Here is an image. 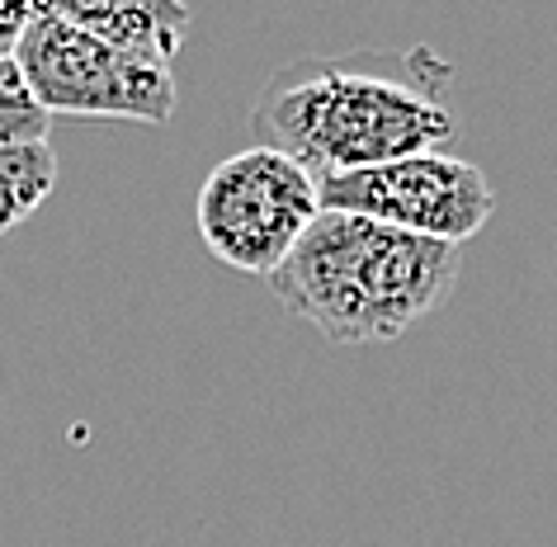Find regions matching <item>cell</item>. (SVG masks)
<instances>
[{"instance_id": "cell-1", "label": "cell", "mask_w": 557, "mask_h": 547, "mask_svg": "<svg viewBox=\"0 0 557 547\" xmlns=\"http://www.w3.org/2000/svg\"><path fill=\"white\" fill-rule=\"evenodd\" d=\"M454 66L430 48L308 58L270 76L250 109V133L317 179L440 151L454 137L444 86Z\"/></svg>"}, {"instance_id": "cell-2", "label": "cell", "mask_w": 557, "mask_h": 547, "mask_svg": "<svg viewBox=\"0 0 557 547\" xmlns=\"http://www.w3.org/2000/svg\"><path fill=\"white\" fill-rule=\"evenodd\" d=\"M458 270L463 246L322 208L298 250L270 274V288L288 316L331 345H387L440 312Z\"/></svg>"}, {"instance_id": "cell-3", "label": "cell", "mask_w": 557, "mask_h": 547, "mask_svg": "<svg viewBox=\"0 0 557 547\" xmlns=\"http://www.w3.org/2000/svg\"><path fill=\"white\" fill-rule=\"evenodd\" d=\"M322 217V179L274 147L222 157L199 185L194 222L227 270L270 278Z\"/></svg>"}, {"instance_id": "cell-4", "label": "cell", "mask_w": 557, "mask_h": 547, "mask_svg": "<svg viewBox=\"0 0 557 547\" xmlns=\"http://www.w3.org/2000/svg\"><path fill=\"white\" fill-rule=\"evenodd\" d=\"M15 58L52 119H133L151 128L175 119L171 66L133 58L52 15L29 24Z\"/></svg>"}, {"instance_id": "cell-5", "label": "cell", "mask_w": 557, "mask_h": 547, "mask_svg": "<svg viewBox=\"0 0 557 547\" xmlns=\"http://www.w3.org/2000/svg\"><path fill=\"white\" fill-rule=\"evenodd\" d=\"M322 208L463 246L496 213V194L472 161L449 151H421V157L322 179Z\"/></svg>"}, {"instance_id": "cell-6", "label": "cell", "mask_w": 557, "mask_h": 547, "mask_svg": "<svg viewBox=\"0 0 557 547\" xmlns=\"http://www.w3.org/2000/svg\"><path fill=\"white\" fill-rule=\"evenodd\" d=\"M38 15H52L72 29H86L133 58L171 66L189 34L185 0H34Z\"/></svg>"}, {"instance_id": "cell-7", "label": "cell", "mask_w": 557, "mask_h": 547, "mask_svg": "<svg viewBox=\"0 0 557 547\" xmlns=\"http://www.w3.org/2000/svg\"><path fill=\"white\" fill-rule=\"evenodd\" d=\"M58 185V157L48 142L0 147V236L29 222Z\"/></svg>"}, {"instance_id": "cell-8", "label": "cell", "mask_w": 557, "mask_h": 547, "mask_svg": "<svg viewBox=\"0 0 557 547\" xmlns=\"http://www.w3.org/2000/svg\"><path fill=\"white\" fill-rule=\"evenodd\" d=\"M52 114L34 95L20 58H0V147H24V142H48Z\"/></svg>"}, {"instance_id": "cell-9", "label": "cell", "mask_w": 557, "mask_h": 547, "mask_svg": "<svg viewBox=\"0 0 557 547\" xmlns=\"http://www.w3.org/2000/svg\"><path fill=\"white\" fill-rule=\"evenodd\" d=\"M34 20H38L34 0H0V58H15Z\"/></svg>"}]
</instances>
